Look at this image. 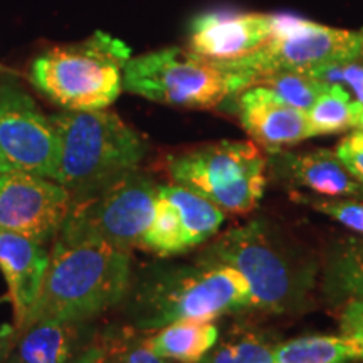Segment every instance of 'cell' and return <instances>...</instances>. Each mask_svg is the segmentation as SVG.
Listing matches in <instances>:
<instances>
[{
    "instance_id": "6da1fadb",
    "label": "cell",
    "mask_w": 363,
    "mask_h": 363,
    "mask_svg": "<svg viewBox=\"0 0 363 363\" xmlns=\"http://www.w3.org/2000/svg\"><path fill=\"white\" fill-rule=\"evenodd\" d=\"M131 251L98 242L56 238L33 310L17 331L39 320L91 321L128 298Z\"/></svg>"
},
{
    "instance_id": "7a4b0ae2",
    "label": "cell",
    "mask_w": 363,
    "mask_h": 363,
    "mask_svg": "<svg viewBox=\"0 0 363 363\" xmlns=\"http://www.w3.org/2000/svg\"><path fill=\"white\" fill-rule=\"evenodd\" d=\"M128 296L136 328L152 331L182 320L216 321L252 308L251 289L238 269L203 259L145 271L136 286L131 283Z\"/></svg>"
},
{
    "instance_id": "3957f363",
    "label": "cell",
    "mask_w": 363,
    "mask_h": 363,
    "mask_svg": "<svg viewBox=\"0 0 363 363\" xmlns=\"http://www.w3.org/2000/svg\"><path fill=\"white\" fill-rule=\"evenodd\" d=\"M51 118L59 136L54 180L69 190L71 197L140 169L148 153L147 140L113 111L65 110Z\"/></svg>"
},
{
    "instance_id": "277c9868",
    "label": "cell",
    "mask_w": 363,
    "mask_h": 363,
    "mask_svg": "<svg viewBox=\"0 0 363 363\" xmlns=\"http://www.w3.org/2000/svg\"><path fill=\"white\" fill-rule=\"evenodd\" d=\"M131 51L123 40L96 30L79 43L54 45L30 65L29 79L66 111L106 110L123 91Z\"/></svg>"
},
{
    "instance_id": "5b68a950",
    "label": "cell",
    "mask_w": 363,
    "mask_h": 363,
    "mask_svg": "<svg viewBox=\"0 0 363 363\" xmlns=\"http://www.w3.org/2000/svg\"><path fill=\"white\" fill-rule=\"evenodd\" d=\"M201 259L238 269L251 289V306L266 313L296 311L311 289L313 272L296 264L261 220L222 234Z\"/></svg>"
},
{
    "instance_id": "8992f818",
    "label": "cell",
    "mask_w": 363,
    "mask_h": 363,
    "mask_svg": "<svg viewBox=\"0 0 363 363\" xmlns=\"http://www.w3.org/2000/svg\"><path fill=\"white\" fill-rule=\"evenodd\" d=\"M163 170L182 185L230 214H247L259 203L267 182V158L254 142L220 140L169 153Z\"/></svg>"
},
{
    "instance_id": "52a82bcc",
    "label": "cell",
    "mask_w": 363,
    "mask_h": 363,
    "mask_svg": "<svg viewBox=\"0 0 363 363\" xmlns=\"http://www.w3.org/2000/svg\"><path fill=\"white\" fill-rule=\"evenodd\" d=\"M246 88L242 74L187 48L158 49L131 57L123 71V89L128 93L192 110H212Z\"/></svg>"
},
{
    "instance_id": "ba28073f",
    "label": "cell",
    "mask_w": 363,
    "mask_h": 363,
    "mask_svg": "<svg viewBox=\"0 0 363 363\" xmlns=\"http://www.w3.org/2000/svg\"><path fill=\"white\" fill-rule=\"evenodd\" d=\"M158 185L147 172L135 169L74 195L57 238L98 240L125 251L140 247L155 211Z\"/></svg>"
},
{
    "instance_id": "9c48e42d",
    "label": "cell",
    "mask_w": 363,
    "mask_h": 363,
    "mask_svg": "<svg viewBox=\"0 0 363 363\" xmlns=\"http://www.w3.org/2000/svg\"><path fill=\"white\" fill-rule=\"evenodd\" d=\"M362 56V35L293 16H271V38L261 51L244 61L225 65L246 78L249 86L274 69L315 71L331 62Z\"/></svg>"
},
{
    "instance_id": "30bf717a",
    "label": "cell",
    "mask_w": 363,
    "mask_h": 363,
    "mask_svg": "<svg viewBox=\"0 0 363 363\" xmlns=\"http://www.w3.org/2000/svg\"><path fill=\"white\" fill-rule=\"evenodd\" d=\"M59 136L52 118L19 84H0V174L56 179Z\"/></svg>"
},
{
    "instance_id": "8fae6325",
    "label": "cell",
    "mask_w": 363,
    "mask_h": 363,
    "mask_svg": "<svg viewBox=\"0 0 363 363\" xmlns=\"http://www.w3.org/2000/svg\"><path fill=\"white\" fill-rule=\"evenodd\" d=\"M71 208V192L52 179L2 172L0 227L38 242L52 244Z\"/></svg>"
},
{
    "instance_id": "7c38bea8",
    "label": "cell",
    "mask_w": 363,
    "mask_h": 363,
    "mask_svg": "<svg viewBox=\"0 0 363 363\" xmlns=\"http://www.w3.org/2000/svg\"><path fill=\"white\" fill-rule=\"evenodd\" d=\"M269 38L271 16L211 12L194 19L187 49L208 61L234 65L261 51Z\"/></svg>"
},
{
    "instance_id": "4fadbf2b",
    "label": "cell",
    "mask_w": 363,
    "mask_h": 363,
    "mask_svg": "<svg viewBox=\"0 0 363 363\" xmlns=\"http://www.w3.org/2000/svg\"><path fill=\"white\" fill-rule=\"evenodd\" d=\"M267 169L291 192L308 190L328 199H363V187L347 170L337 152L323 148L303 153L279 150L269 153Z\"/></svg>"
},
{
    "instance_id": "5bb4252c",
    "label": "cell",
    "mask_w": 363,
    "mask_h": 363,
    "mask_svg": "<svg viewBox=\"0 0 363 363\" xmlns=\"http://www.w3.org/2000/svg\"><path fill=\"white\" fill-rule=\"evenodd\" d=\"M238 110L242 128L267 153H276L313 136L306 111L281 101L264 86H249L240 91Z\"/></svg>"
},
{
    "instance_id": "9a60e30c",
    "label": "cell",
    "mask_w": 363,
    "mask_h": 363,
    "mask_svg": "<svg viewBox=\"0 0 363 363\" xmlns=\"http://www.w3.org/2000/svg\"><path fill=\"white\" fill-rule=\"evenodd\" d=\"M51 259L48 244L0 227V269L9 286V301L13 308V326L19 330L33 310L43 288Z\"/></svg>"
},
{
    "instance_id": "2e32d148",
    "label": "cell",
    "mask_w": 363,
    "mask_h": 363,
    "mask_svg": "<svg viewBox=\"0 0 363 363\" xmlns=\"http://www.w3.org/2000/svg\"><path fill=\"white\" fill-rule=\"evenodd\" d=\"M91 321L39 320L17 331L6 363H74L94 342Z\"/></svg>"
},
{
    "instance_id": "e0dca14e",
    "label": "cell",
    "mask_w": 363,
    "mask_h": 363,
    "mask_svg": "<svg viewBox=\"0 0 363 363\" xmlns=\"http://www.w3.org/2000/svg\"><path fill=\"white\" fill-rule=\"evenodd\" d=\"M220 328L216 321L182 320L162 326L145 337L148 348L158 357L177 363H201L212 350Z\"/></svg>"
},
{
    "instance_id": "ac0fdd59",
    "label": "cell",
    "mask_w": 363,
    "mask_h": 363,
    "mask_svg": "<svg viewBox=\"0 0 363 363\" xmlns=\"http://www.w3.org/2000/svg\"><path fill=\"white\" fill-rule=\"evenodd\" d=\"M323 289L326 298L337 305L363 299V235H347L330 247Z\"/></svg>"
},
{
    "instance_id": "d6986e66",
    "label": "cell",
    "mask_w": 363,
    "mask_h": 363,
    "mask_svg": "<svg viewBox=\"0 0 363 363\" xmlns=\"http://www.w3.org/2000/svg\"><path fill=\"white\" fill-rule=\"evenodd\" d=\"M276 343L269 333L247 321H235L222 331L201 363H276Z\"/></svg>"
},
{
    "instance_id": "ffe728a7",
    "label": "cell",
    "mask_w": 363,
    "mask_h": 363,
    "mask_svg": "<svg viewBox=\"0 0 363 363\" xmlns=\"http://www.w3.org/2000/svg\"><path fill=\"white\" fill-rule=\"evenodd\" d=\"M160 190L179 212L187 247L201 246L219 233L225 220V212L202 195L177 184H160Z\"/></svg>"
},
{
    "instance_id": "44dd1931",
    "label": "cell",
    "mask_w": 363,
    "mask_h": 363,
    "mask_svg": "<svg viewBox=\"0 0 363 363\" xmlns=\"http://www.w3.org/2000/svg\"><path fill=\"white\" fill-rule=\"evenodd\" d=\"M276 363H358V352L343 335H310L276 345Z\"/></svg>"
},
{
    "instance_id": "7402d4cb",
    "label": "cell",
    "mask_w": 363,
    "mask_h": 363,
    "mask_svg": "<svg viewBox=\"0 0 363 363\" xmlns=\"http://www.w3.org/2000/svg\"><path fill=\"white\" fill-rule=\"evenodd\" d=\"M140 247L163 257L175 256L189 249L179 212L170 199L162 192L160 185H158L152 222L145 230Z\"/></svg>"
},
{
    "instance_id": "603a6c76",
    "label": "cell",
    "mask_w": 363,
    "mask_h": 363,
    "mask_svg": "<svg viewBox=\"0 0 363 363\" xmlns=\"http://www.w3.org/2000/svg\"><path fill=\"white\" fill-rule=\"evenodd\" d=\"M325 89L333 91L350 104L355 128L363 130V59H347L310 71Z\"/></svg>"
},
{
    "instance_id": "cb8c5ba5",
    "label": "cell",
    "mask_w": 363,
    "mask_h": 363,
    "mask_svg": "<svg viewBox=\"0 0 363 363\" xmlns=\"http://www.w3.org/2000/svg\"><path fill=\"white\" fill-rule=\"evenodd\" d=\"M254 86H264L289 106L301 111H310L325 88L308 71L274 69L264 72L256 79Z\"/></svg>"
},
{
    "instance_id": "d4e9b609",
    "label": "cell",
    "mask_w": 363,
    "mask_h": 363,
    "mask_svg": "<svg viewBox=\"0 0 363 363\" xmlns=\"http://www.w3.org/2000/svg\"><path fill=\"white\" fill-rule=\"evenodd\" d=\"M96 342L99 363H172L150 350L145 338L131 330L108 331L104 338Z\"/></svg>"
},
{
    "instance_id": "484cf974",
    "label": "cell",
    "mask_w": 363,
    "mask_h": 363,
    "mask_svg": "<svg viewBox=\"0 0 363 363\" xmlns=\"http://www.w3.org/2000/svg\"><path fill=\"white\" fill-rule=\"evenodd\" d=\"M306 115L313 136L340 133L355 128V115L350 104L330 89H325L320 94Z\"/></svg>"
},
{
    "instance_id": "4316f807",
    "label": "cell",
    "mask_w": 363,
    "mask_h": 363,
    "mask_svg": "<svg viewBox=\"0 0 363 363\" xmlns=\"http://www.w3.org/2000/svg\"><path fill=\"white\" fill-rule=\"evenodd\" d=\"M293 199L303 206H310L321 214L353 230L357 235H363V201L357 199H316L308 197L303 192H293Z\"/></svg>"
},
{
    "instance_id": "83f0119b",
    "label": "cell",
    "mask_w": 363,
    "mask_h": 363,
    "mask_svg": "<svg viewBox=\"0 0 363 363\" xmlns=\"http://www.w3.org/2000/svg\"><path fill=\"white\" fill-rule=\"evenodd\" d=\"M340 331L355 345L358 358L363 362V299H350L340 313Z\"/></svg>"
},
{
    "instance_id": "f1b7e54d",
    "label": "cell",
    "mask_w": 363,
    "mask_h": 363,
    "mask_svg": "<svg viewBox=\"0 0 363 363\" xmlns=\"http://www.w3.org/2000/svg\"><path fill=\"white\" fill-rule=\"evenodd\" d=\"M337 155L363 187V130L347 135L337 147Z\"/></svg>"
},
{
    "instance_id": "f546056e",
    "label": "cell",
    "mask_w": 363,
    "mask_h": 363,
    "mask_svg": "<svg viewBox=\"0 0 363 363\" xmlns=\"http://www.w3.org/2000/svg\"><path fill=\"white\" fill-rule=\"evenodd\" d=\"M17 338V330L13 325L0 326V363H6L9 353H11L13 343Z\"/></svg>"
},
{
    "instance_id": "4dcf8cb0",
    "label": "cell",
    "mask_w": 363,
    "mask_h": 363,
    "mask_svg": "<svg viewBox=\"0 0 363 363\" xmlns=\"http://www.w3.org/2000/svg\"><path fill=\"white\" fill-rule=\"evenodd\" d=\"M74 363H99V347L96 340L81 353L79 358Z\"/></svg>"
},
{
    "instance_id": "1f68e13d",
    "label": "cell",
    "mask_w": 363,
    "mask_h": 363,
    "mask_svg": "<svg viewBox=\"0 0 363 363\" xmlns=\"http://www.w3.org/2000/svg\"><path fill=\"white\" fill-rule=\"evenodd\" d=\"M6 301H9V294L7 293L4 294V296H0V305H2V303H6Z\"/></svg>"
},
{
    "instance_id": "d6a6232c",
    "label": "cell",
    "mask_w": 363,
    "mask_h": 363,
    "mask_svg": "<svg viewBox=\"0 0 363 363\" xmlns=\"http://www.w3.org/2000/svg\"><path fill=\"white\" fill-rule=\"evenodd\" d=\"M360 35H362V59H363V30H360Z\"/></svg>"
},
{
    "instance_id": "836d02e7",
    "label": "cell",
    "mask_w": 363,
    "mask_h": 363,
    "mask_svg": "<svg viewBox=\"0 0 363 363\" xmlns=\"http://www.w3.org/2000/svg\"><path fill=\"white\" fill-rule=\"evenodd\" d=\"M0 71H2V66H0Z\"/></svg>"
}]
</instances>
